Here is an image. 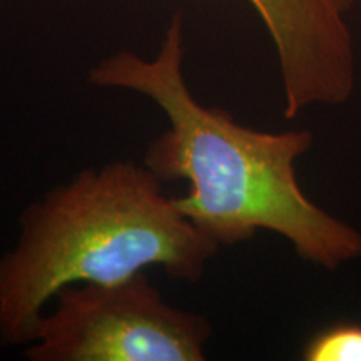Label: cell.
I'll list each match as a JSON object with an SVG mask.
<instances>
[{
	"label": "cell",
	"mask_w": 361,
	"mask_h": 361,
	"mask_svg": "<svg viewBox=\"0 0 361 361\" xmlns=\"http://www.w3.org/2000/svg\"><path fill=\"white\" fill-rule=\"evenodd\" d=\"M306 361H361V324L338 323L322 329L306 341Z\"/></svg>",
	"instance_id": "5b68a950"
},
{
	"label": "cell",
	"mask_w": 361,
	"mask_h": 361,
	"mask_svg": "<svg viewBox=\"0 0 361 361\" xmlns=\"http://www.w3.org/2000/svg\"><path fill=\"white\" fill-rule=\"evenodd\" d=\"M276 49L283 116L350 101L356 84L346 12L336 0H250Z\"/></svg>",
	"instance_id": "277c9868"
},
{
	"label": "cell",
	"mask_w": 361,
	"mask_h": 361,
	"mask_svg": "<svg viewBox=\"0 0 361 361\" xmlns=\"http://www.w3.org/2000/svg\"><path fill=\"white\" fill-rule=\"evenodd\" d=\"M25 351L30 361H202L213 328L174 308L141 273L116 283H75L54 296Z\"/></svg>",
	"instance_id": "3957f363"
},
{
	"label": "cell",
	"mask_w": 361,
	"mask_h": 361,
	"mask_svg": "<svg viewBox=\"0 0 361 361\" xmlns=\"http://www.w3.org/2000/svg\"><path fill=\"white\" fill-rule=\"evenodd\" d=\"M104 89L146 96L168 119L142 164L162 183L186 180L178 209L219 246L250 241L259 229L286 239L301 259L335 271L361 259V231L306 196L296 161L313 146L308 129L279 133L238 123L228 111L194 97L184 75V24L171 19L156 57L119 51L87 75Z\"/></svg>",
	"instance_id": "6da1fadb"
},
{
	"label": "cell",
	"mask_w": 361,
	"mask_h": 361,
	"mask_svg": "<svg viewBox=\"0 0 361 361\" xmlns=\"http://www.w3.org/2000/svg\"><path fill=\"white\" fill-rule=\"evenodd\" d=\"M162 184L144 164L114 161L30 202L19 241L0 256V345H30L44 306L69 284L116 283L149 266L200 281L221 246Z\"/></svg>",
	"instance_id": "7a4b0ae2"
},
{
	"label": "cell",
	"mask_w": 361,
	"mask_h": 361,
	"mask_svg": "<svg viewBox=\"0 0 361 361\" xmlns=\"http://www.w3.org/2000/svg\"><path fill=\"white\" fill-rule=\"evenodd\" d=\"M356 2H360V0H336L338 7H340L343 12H348V11H350V8H351V7H353Z\"/></svg>",
	"instance_id": "8992f818"
}]
</instances>
